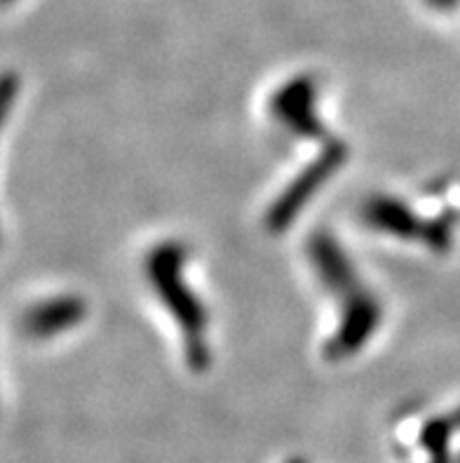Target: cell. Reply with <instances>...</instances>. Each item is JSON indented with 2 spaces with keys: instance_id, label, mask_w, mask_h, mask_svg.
I'll list each match as a JSON object with an SVG mask.
<instances>
[{
  "instance_id": "6da1fadb",
  "label": "cell",
  "mask_w": 460,
  "mask_h": 463,
  "mask_svg": "<svg viewBox=\"0 0 460 463\" xmlns=\"http://www.w3.org/2000/svg\"><path fill=\"white\" fill-rule=\"evenodd\" d=\"M181 261H183V252L179 245H163L153 252V257H148V276L183 329L188 363L195 370H204L210 364V346L204 341L207 320H204L202 306L192 299V294L181 282Z\"/></svg>"
},
{
  "instance_id": "7a4b0ae2",
  "label": "cell",
  "mask_w": 460,
  "mask_h": 463,
  "mask_svg": "<svg viewBox=\"0 0 460 463\" xmlns=\"http://www.w3.org/2000/svg\"><path fill=\"white\" fill-rule=\"evenodd\" d=\"M345 153L348 151H345V146L341 141H333V144H329V146L324 148V153H322L320 158L314 160L308 170L298 176L292 186L286 188V194L280 195V200H277L273 205V210L268 212L270 231L277 233V231H285L286 226L292 223V219L296 217L298 210L308 203L310 195H313L314 191L338 170V167H341V163L345 160Z\"/></svg>"
},
{
  "instance_id": "3957f363",
  "label": "cell",
  "mask_w": 460,
  "mask_h": 463,
  "mask_svg": "<svg viewBox=\"0 0 460 463\" xmlns=\"http://www.w3.org/2000/svg\"><path fill=\"white\" fill-rule=\"evenodd\" d=\"M380 323V306L371 294L360 289L357 294L348 297L345 304V316L338 335L326 344V358L343 360L360 351L367 344L369 336L376 332Z\"/></svg>"
},
{
  "instance_id": "277c9868",
  "label": "cell",
  "mask_w": 460,
  "mask_h": 463,
  "mask_svg": "<svg viewBox=\"0 0 460 463\" xmlns=\"http://www.w3.org/2000/svg\"><path fill=\"white\" fill-rule=\"evenodd\" d=\"M313 97L314 85L308 78H296L286 85L285 90L277 92L273 101L275 116L285 120L289 129L298 132L304 137H324L322 123H317V118L313 113Z\"/></svg>"
},
{
  "instance_id": "5b68a950",
  "label": "cell",
  "mask_w": 460,
  "mask_h": 463,
  "mask_svg": "<svg viewBox=\"0 0 460 463\" xmlns=\"http://www.w3.org/2000/svg\"><path fill=\"white\" fill-rule=\"evenodd\" d=\"M310 254H313L317 270L322 273V280L333 292L348 294V297L360 292L361 288L355 278V270H352L350 261L345 259V254L341 252V247L329 235H314L313 242H310Z\"/></svg>"
},
{
  "instance_id": "8992f818",
  "label": "cell",
  "mask_w": 460,
  "mask_h": 463,
  "mask_svg": "<svg viewBox=\"0 0 460 463\" xmlns=\"http://www.w3.org/2000/svg\"><path fill=\"white\" fill-rule=\"evenodd\" d=\"M82 317H85V304L80 299L66 297V299H54L42 306H35L23 320V327L31 336H52L78 325Z\"/></svg>"
},
{
  "instance_id": "52a82bcc",
  "label": "cell",
  "mask_w": 460,
  "mask_h": 463,
  "mask_svg": "<svg viewBox=\"0 0 460 463\" xmlns=\"http://www.w3.org/2000/svg\"><path fill=\"white\" fill-rule=\"evenodd\" d=\"M364 217L371 226L388 233H395L399 238H426V223H420L418 219L397 200L379 198L371 200L364 210Z\"/></svg>"
},
{
  "instance_id": "ba28073f",
  "label": "cell",
  "mask_w": 460,
  "mask_h": 463,
  "mask_svg": "<svg viewBox=\"0 0 460 463\" xmlns=\"http://www.w3.org/2000/svg\"><path fill=\"white\" fill-rule=\"evenodd\" d=\"M426 3L435 10H451V7L458 5V0H426Z\"/></svg>"
},
{
  "instance_id": "9c48e42d",
  "label": "cell",
  "mask_w": 460,
  "mask_h": 463,
  "mask_svg": "<svg viewBox=\"0 0 460 463\" xmlns=\"http://www.w3.org/2000/svg\"><path fill=\"white\" fill-rule=\"evenodd\" d=\"M432 457H435V461H432V463H446V458H444V452H435Z\"/></svg>"
},
{
  "instance_id": "30bf717a",
  "label": "cell",
  "mask_w": 460,
  "mask_h": 463,
  "mask_svg": "<svg viewBox=\"0 0 460 463\" xmlns=\"http://www.w3.org/2000/svg\"><path fill=\"white\" fill-rule=\"evenodd\" d=\"M289 463H305L304 458H294V461H289Z\"/></svg>"
},
{
  "instance_id": "8fae6325",
  "label": "cell",
  "mask_w": 460,
  "mask_h": 463,
  "mask_svg": "<svg viewBox=\"0 0 460 463\" xmlns=\"http://www.w3.org/2000/svg\"><path fill=\"white\" fill-rule=\"evenodd\" d=\"M5 3H12V0H5Z\"/></svg>"
}]
</instances>
